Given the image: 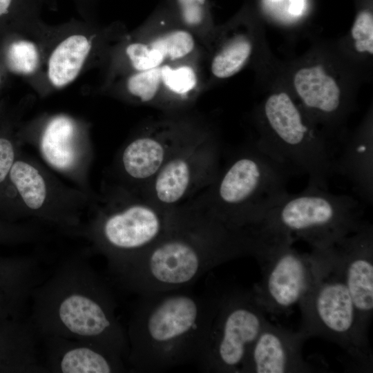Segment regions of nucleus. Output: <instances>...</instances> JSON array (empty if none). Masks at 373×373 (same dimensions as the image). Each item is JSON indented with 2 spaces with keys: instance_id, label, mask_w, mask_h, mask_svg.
Listing matches in <instances>:
<instances>
[{
  "instance_id": "obj_1",
  "label": "nucleus",
  "mask_w": 373,
  "mask_h": 373,
  "mask_svg": "<svg viewBox=\"0 0 373 373\" xmlns=\"http://www.w3.org/2000/svg\"><path fill=\"white\" fill-rule=\"evenodd\" d=\"M256 246L253 228L227 224L198 194L176 207L162 237L113 277L140 296L186 288L223 263L254 256Z\"/></svg>"
},
{
  "instance_id": "obj_2",
  "label": "nucleus",
  "mask_w": 373,
  "mask_h": 373,
  "mask_svg": "<svg viewBox=\"0 0 373 373\" xmlns=\"http://www.w3.org/2000/svg\"><path fill=\"white\" fill-rule=\"evenodd\" d=\"M30 323L39 338L57 336L94 343L126 361V330L106 282L85 256L64 259L31 293Z\"/></svg>"
},
{
  "instance_id": "obj_3",
  "label": "nucleus",
  "mask_w": 373,
  "mask_h": 373,
  "mask_svg": "<svg viewBox=\"0 0 373 373\" xmlns=\"http://www.w3.org/2000/svg\"><path fill=\"white\" fill-rule=\"evenodd\" d=\"M220 296L186 288L140 296L126 329L131 369L153 373L195 363Z\"/></svg>"
},
{
  "instance_id": "obj_4",
  "label": "nucleus",
  "mask_w": 373,
  "mask_h": 373,
  "mask_svg": "<svg viewBox=\"0 0 373 373\" xmlns=\"http://www.w3.org/2000/svg\"><path fill=\"white\" fill-rule=\"evenodd\" d=\"M175 208H164L140 192L104 182L83 223L70 236L86 240L94 253L105 258L113 276L162 237Z\"/></svg>"
},
{
  "instance_id": "obj_5",
  "label": "nucleus",
  "mask_w": 373,
  "mask_h": 373,
  "mask_svg": "<svg viewBox=\"0 0 373 373\" xmlns=\"http://www.w3.org/2000/svg\"><path fill=\"white\" fill-rule=\"evenodd\" d=\"M290 176L254 141L234 153L199 195L208 209L227 224L251 228L289 193Z\"/></svg>"
},
{
  "instance_id": "obj_6",
  "label": "nucleus",
  "mask_w": 373,
  "mask_h": 373,
  "mask_svg": "<svg viewBox=\"0 0 373 373\" xmlns=\"http://www.w3.org/2000/svg\"><path fill=\"white\" fill-rule=\"evenodd\" d=\"M258 146L291 175L327 189L334 153L285 92L270 95L258 113Z\"/></svg>"
},
{
  "instance_id": "obj_7",
  "label": "nucleus",
  "mask_w": 373,
  "mask_h": 373,
  "mask_svg": "<svg viewBox=\"0 0 373 373\" xmlns=\"http://www.w3.org/2000/svg\"><path fill=\"white\" fill-rule=\"evenodd\" d=\"M363 213V205L354 197L307 184L299 193H288L256 227L321 249L359 230L367 222Z\"/></svg>"
},
{
  "instance_id": "obj_8",
  "label": "nucleus",
  "mask_w": 373,
  "mask_h": 373,
  "mask_svg": "<svg viewBox=\"0 0 373 373\" xmlns=\"http://www.w3.org/2000/svg\"><path fill=\"white\" fill-rule=\"evenodd\" d=\"M318 249V272L298 303L302 314L300 331L307 338L318 336L334 343L352 359L370 365L368 337L361 329L334 245Z\"/></svg>"
},
{
  "instance_id": "obj_9",
  "label": "nucleus",
  "mask_w": 373,
  "mask_h": 373,
  "mask_svg": "<svg viewBox=\"0 0 373 373\" xmlns=\"http://www.w3.org/2000/svg\"><path fill=\"white\" fill-rule=\"evenodd\" d=\"M258 244L254 258L262 278L252 291L265 312L282 314L304 296L317 276L321 265L319 249L303 254L293 247L287 235L257 227Z\"/></svg>"
},
{
  "instance_id": "obj_10",
  "label": "nucleus",
  "mask_w": 373,
  "mask_h": 373,
  "mask_svg": "<svg viewBox=\"0 0 373 373\" xmlns=\"http://www.w3.org/2000/svg\"><path fill=\"white\" fill-rule=\"evenodd\" d=\"M204 120L191 110L162 112L146 119L116 153L111 170L113 182L142 193Z\"/></svg>"
},
{
  "instance_id": "obj_11",
  "label": "nucleus",
  "mask_w": 373,
  "mask_h": 373,
  "mask_svg": "<svg viewBox=\"0 0 373 373\" xmlns=\"http://www.w3.org/2000/svg\"><path fill=\"white\" fill-rule=\"evenodd\" d=\"M9 180L30 220L55 227L68 236L83 223L95 196L64 182L31 155L17 157Z\"/></svg>"
},
{
  "instance_id": "obj_12",
  "label": "nucleus",
  "mask_w": 373,
  "mask_h": 373,
  "mask_svg": "<svg viewBox=\"0 0 373 373\" xmlns=\"http://www.w3.org/2000/svg\"><path fill=\"white\" fill-rule=\"evenodd\" d=\"M251 291L220 294L202 352L195 362L205 372L240 373L249 349L267 320Z\"/></svg>"
},
{
  "instance_id": "obj_13",
  "label": "nucleus",
  "mask_w": 373,
  "mask_h": 373,
  "mask_svg": "<svg viewBox=\"0 0 373 373\" xmlns=\"http://www.w3.org/2000/svg\"><path fill=\"white\" fill-rule=\"evenodd\" d=\"M220 145L205 119L178 146L142 192L157 204L173 209L210 186L220 167Z\"/></svg>"
},
{
  "instance_id": "obj_14",
  "label": "nucleus",
  "mask_w": 373,
  "mask_h": 373,
  "mask_svg": "<svg viewBox=\"0 0 373 373\" xmlns=\"http://www.w3.org/2000/svg\"><path fill=\"white\" fill-rule=\"evenodd\" d=\"M207 88L203 58L129 73L124 84V93L129 101L164 113L191 110Z\"/></svg>"
},
{
  "instance_id": "obj_15",
  "label": "nucleus",
  "mask_w": 373,
  "mask_h": 373,
  "mask_svg": "<svg viewBox=\"0 0 373 373\" xmlns=\"http://www.w3.org/2000/svg\"><path fill=\"white\" fill-rule=\"evenodd\" d=\"M122 52L129 73L172 62L205 59L207 50L163 1L123 46Z\"/></svg>"
},
{
  "instance_id": "obj_16",
  "label": "nucleus",
  "mask_w": 373,
  "mask_h": 373,
  "mask_svg": "<svg viewBox=\"0 0 373 373\" xmlns=\"http://www.w3.org/2000/svg\"><path fill=\"white\" fill-rule=\"evenodd\" d=\"M45 165L73 186L95 196L90 183L94 151L86 131L74 118L64 114L49 117L38 132L24 137Z\"/></svg>"
},
{
  "instance_id": "obj_17",
  "label": "nucleus",
  "mask_w": 373,
  "mask_h": 373,
  "mask_svg": "<svg viewBox=\"0 0 373 373\" xmlns=\"http://www.w3.org/2000/svg\"><path fill=\"white\" fill-rule=\"evenodd\" d=\"M363 333L373 314V228L366 222L334 245ZM368 337V336H367Z\"/></svg>"
},
{
  "instance_id": "obj_18",
  "label": "nucleus",
  "mask_w": 373,
  "mask_h": 373,
  "mask_svg": "<svg viewBox=\"0 0 373 373\" xmlns=\"http://www.w3.org/2000/svg\"><path fill=\"white\" fill-rule=\"evenodd\" d=\"M306 338L300 330L294 332L267 321L249 349L240 373L312 372L302 354Z\"/></svg>"
},
{
  "instance_id": "obj_19",
  "label": "nucleus",
  "mask_w": 373,
  "mask_h": 373,
  "mask_svg": "<svg viewBox=\"0 0 373 373\" xmlns=\"http://www.w3.org/2000/svg\"><path fill=\"white\" fill-rule=\"evenodd\" d=\"M46 372L117 373L126 370L124 359L94 343L57 336L40 338Z\"/></svg>"
},
{
  "instance_id": "obj_20",
  "label": "nucleus",
  "mask_w": 373,
  "mask_h": 373,
  "mask_svg": "<svg viewBox=\"0 0 373 373\" xmlns=\"http://www.w3.org/2000/svg\"><path fill=\"white\" fill-rule=\"evenodd\" d=\"M293 82L303 104L318 119L332 124L343 114L341 88L322 66L300 68L295 73Z\"/></svg>"
},
{
  "instance_id": "obj_21",
  "label": "nucleus",
  "mask_w": 373,
  "mask_h": 373,
  "mask_svg": "<svg viewBox=\"0 0 373 373\" xmlns=\"http://www.w3.org/2000/svg\"><path fill=\"white\" fill-rule=\"evenodd\" d=\"M332 171L345 178L363 201L372 204L373 142L370 127H363L345 142L334 157Z\"/></svg>"
},
{
  "instance_id": "obj_22",
  "label": "nucleus",
  "mask_w": 373,
  "mask_h": 373,
  "mask_svg": "<svg viewBox=\"0 0 373 373\" xmlns=\"http://www.w3.org/2000/svg\"><path fill=\"white\" fill-rule=\"evenodd\" d=\"M253 48L251 39L245 32L234 31L227 35L216 30L204 61L207 88L211 81L228 79L240 71L248 62Z\"/></svg>"
},
{
  "instance_id": "obj_23",
  "label": "nucleus",
  "mask_w": 373,
  "mask_h": 373,
  "mask_svg": "<svg viewBox=\"0 0 373 373\" xmlns=\"http://www.w3.org/2000/svg\"><path fill=\"white\" fill-rule=\"evenodd\" d=\"M91 49L89 39L82 35H73L63 40L51 53L48 76L56 88H62L79 75Z\"/></svg>"
},
{
  "instance_id": "obj_24",
  "label": "nucleus",
  "mask_w": 373,
  "mask_h": 373,
  "mask_svg": "<svg viewBox=\"0 0 373 373\" xmlns=\"http://www.w3.org/2000/svg\"><path fill=\"white\" fill-rule=\"evenodd\" d=\"M164 2L178 21L200 39L207 50L216 32L209 0H164Z\"/></svg>"
},
{
  "instance_id": "obj_25",
  "label": "nucleus",
  "mask_w": 373,
  "mask_h": 373,
  "mask_svg": "<svg viewBox=\"0 0 373 373\" xmlns=\"http://www.w3.org/2000/svg\"><path fill=\"white\" fill-rule=\"evenodd\" d=\"M6 60L10 70L23 75L31 74L38 65V51L35 45L30 41H17L9 46Z\"/></svg>"
},
{
  "instance_id": "obj_26",
  "label": "nucleus",
  "mask_w": 373,
  "mask_h": 373,
  "mask_svg": "<svg viewBox=\"0 0 373 373\" xmlns=\"http://www.w3.org/2000/svg\"><path fill=\"white\" fill-rule=\"evenodd\" d=\"M354 48L358 52L373 54V17L367 11L361 12L351 29Z\"/></svg>"
},
{
  "instance_id": "obj_27",
  "label": "nucleus",
  "mask_w": 373,
  "mask_h": 373,
  "mask_svg": "<svg viewBox=\"0 0 373 373\" xmlns=\"http://www.w3.org/2000/svg\"><path fill=\"white\" fill-rule=\"evenodd\" d=\"M16 146L8 137L0 136V184L9 178L11 168L17 157Z\"/></svg>"
},
{
  "instance_id": "obj_28",
  "label": "nucleus",
  "mask_w": 373,
  "mask_h": 373,
  "mask_svg": "<svg viewBox=\"0 0 373 373\" xmlns=\"http://www.w3.org/2000/svg\"><path fill=\"white\" fill-rule=\"evenodd\" d=\"M23 3V0H0V22L15 16Z\"/></svg>"
}]
</instances>
